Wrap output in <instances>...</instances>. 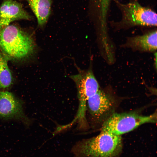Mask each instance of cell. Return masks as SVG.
<instances>
[{
	"instance_id": "3",
	"label": "cell",
	"mask_w": 157,
	"mask_h": 157,
	"mask_svg": "<svg viewBox=\"0 0 157 157\" xmlns=\"http://www.w3.org/2000/svg\"><path fill=\"white\" fill-rule=\"evenodd\" d=\"M156 112L144 116L135 112L112 113L104 121L101 131H107L118 135L127 133L143 124L156 123Z\"/></svg>"
},
{
	"instance_id": "10",
	"label": "cell",
	"mask_w": 157,
	"mask_h": 157,
	"mask_svg": "<svg viewBox=\"0 0 157 157\" xmlns=\"http://www.w3.org/2000/svg\"><path fill=\"white\" fill-rule=\"evenodd\" d=\"M37 19L38 26L43 27L51 13V0H26Z\"/></svg>"
},
{
	"instance_id": "4",
	"label": "cell",
	"mask_w": 157,
	"mask_h": 157,
	"mask_svg": "<svg viewBox=\"0 0 157 157\" xmlns=\"http://www.w3.org/2000/svg\"><path fill=\"white\" fill-rule=\"evenodd\" d=\"M78 73L77 74L69 76L76 84L79 106L75 118L69 124V126L76 121L79 122H85L87 101L100 89L99 85L92 68L90 67L85 70L78 69Z\"/></svg>"
},
{
	"instance_id": "8",
	"label": "cell",
	"mask_w": 157,
	"mask_h": 157,
	"mask_svg": "<svg viewBox=\"0 0 157 157\" xmlns=\"http://www.w3.org/2000/svg\"><path fill=\"white\" fill-rule=\"evenodd\" d=\"M31 18L22 5L15 0H4L0 5V29L14 21Z\"/></svg>"
},
{
	"instance_id": "7",
	"label": "cell",
	"mask_w": 157,
	"mask_h": 157,
	"mask_svg": "<svg viewBox=\"0 0 157 157\" xmlns=\"http://www.w3.org/2000/svg\"><path fill=\"white\" fill-rule=\"evenodd\" d=\"M115 104L108 94L99 89L87 100L86 107L90 115L96 119H106L112 113Z\"/></svg>"
},
{
	"instance_id": "2",
	"label": "cell",
	"mask_w": 157,
	"mask_h": 157,
	"mask_svg": "<svg viewBox=\"0 0 157 157\" xmlns=\"http://www.w3.org/2000/svg\"><path fill=\"white\" fill-rule=\"evenodd\" d=\"M122 148L120 135L101 131L95 137L77 142L71 152L75 157H115Z\"/></svg>"
},
{
	"instance_id": "9",
	"label": "cell",
	"mask_w": 157,
	"mask_h": 157,
	"mask_svg": "<svg viewBox=\"0 0 157 157\" xmlns=\"http://www.w3.org/2000/svg\"><path fill=\"white\" fill-rule=\"evenodd\" d=\"M157 31L129 38L126 45L133 49L142 51L153 52L157 49Z\"/></svg>"
},
{
	"instance_id": "11",
	"label": "cell",
	"mask_w": 157,
	"mask_h": 157,
	"mask_svg": "<svg viewBox=\"0 0 157 157\" xmlns=\"http://www.w3.org/2000/svg\"><path fill=\"white\" fill-rule=\"evenodd\" d=\"M6 57L0 50V88L4 89L13 84V78Z\"/></svg>"
},
{
	"instance_id": "6",
	"label": "cell",
	"mask_w": 157,
	"mask_h": 157,
	"mask_svg": "<svg viewBox=\"0 0 157 157\" xmlns=\"http://www.w3.org/2000/svg\"><path fill=\"white\" fill-rule=\"evenodd\" d=\"M125 19L131 25H157V14L150 9L136 2L122 5Z\"/></svg>"
},
{
	"instance_id": "12",
	"label": "cell",
	"mask_w": 157,
	"mask_h": 157,
	"mask_svg": "<svg viewBox=\"0 0 157 157\" xmlns=\"http://www.w3.org/2000/svg\"><path fill=\"white\" fill-rule=\"evenodd\" d=\"M99 7L101 23H106V16L110 0H95Z\"/></svg>"
},
{
	"instance_id": "5",
	"label": "cell",
	"mask_w": 157,
	"mask_h": 157,
	"mask_svg": "<svg viewBox=\"0 0 157 157\" xmlns=\"http://www.w3.org/2000/svg\"><path fill=\"white\" fill-rule=\"evenodd\" d=\"M0 118L19 120L27 125L30 122L24 113L22 101L7 91L0 92Z\"/></svg>"
},
{
	"instance_id": "1",
	"label": "cell",
	"mask_w": 157,
	"mask_h": 157,
	"mask_svg": "<svg viewBox=\"0 0 157 157\" xmlns=\"http://www.w3.org/2000/svg\"><path fill=\"white\" fill-rule=\"evenodd\" d=\"M37 50L31 33L13 25L0 29V50L8 61L24 62L34 56Z\"/></svg>"
}]
</instances>
